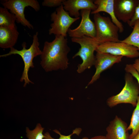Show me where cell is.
I'll return each mask as SVG.
<instances>
[{
    "label": "cell",
    "mask_w": 139,
    "mask_h": 139,
    "mask_svg": "<svg viewBox=\"0 0 139 139\" xmlns=\"http://www.w3.org/2000/svg\"><path fill=\"white\" fill-rule=\"evenodd\" d=\"M133 65L139 74V58L135 60Z\"/></svg>",
    "instance_id": "cell-24"
},
{
    "label": "cell",
    "mask_w": 139,
    "mask_h": 139,
    "mask_svg": "<svg viewBox=\"0 0 139 139\" xmlns=\"http://www.w3.org/2000/svg\"><path fill=\"white\" fill-rule=\"evenodd\" d=\"M138 0H114L115 15L119 21L127 23L133 17Z\"/></svg>",
    "instance_id": "cell-11"
},
{
    "label": "cell",
    "mask_w": 139,
    "mask_h": 139,
    "mask_svg": "<svg viewBox=\"0 0 139 139\" xmlns=\"http://www.w3.org/2000/svg\"><path fill=\"white\" fill-rule=\"evenodd\" d=\"M123 57L107 53L97 52L94 65L95 71L86 88L98 79L102 72L111 67L115 64L121 62Z\"/></svg>",
    "instance_id": "cell-10"
},
{
    "label": "cell",
    "mask_w": 139,
    "mask_h": 139,
    "mask_svg": "<svg viewBox=\"0 0 139 139\" xmlns=\"http://www.w3.org/2000/svg\"><path fill=\"white\" fill-rule=\"evenodd\" d=\"M62 4L64 9L68 12L71 16L79 17V11L90 9L93 11L97 8L94 1L91 0H64Z\"/></svg>",
    "instance_id": "cell-13"
},
{
    "label": "cell",
    "mask_w": 139,
    "mask_h": 139,
    "mask_svg": "<svg viewBox=\"0 0 139 139\" xmlns=\"http://www.w3.org/2000/svg\"><path fill=\"white\" fill-rule=\"evenodd\" d=\"M91 10L84 9L80 12L82 19L78 26L73 29H69L68 33L71 38H78L84 36L95 38L96 30L94 23L90 17Z\"/></svg>",
    "instance_id": "cell-9"
},
{
    "label": "cell",
    "mask_w": 139,
    "mask_h": 139,
    "mask_svg": "<svg viewBox=\"0 0 139 139\" xmlns=\"http://www.w3.org/2000/svg\"><path fill=\"white\" fill-rule=\"evenodd\" d=\"M133 28V30L130 34L120 41L135 47L139 50V20L136 21Z\"/></svg>",
    "instance_id": "cell-18"
},
{
    "label": "cell",
    "mask_w": 139,
    "mask_h": 139,
    "mask_svg": "<svg viewBox=\"0 0 139 139\" xmlns=\"http://www.w3.org/2000/svg\"><path fill=\"white\" fill-rule=\"evenodd\" d=\"M135 107L132 114L130 123L127 128L128 131L132 130L129 135V139H133L139 132V95Z\"/></svg>",
    "instance_id": "cell-17"
},
{
    "label": "cell",
    "mask_w": 139,
    "mask_h": 139,
    "mask_svg": "<svg viewBox=\"0 0 139 139\" xmlns=\"http://www.w3.org/2000/svg\"><path fill=\"white\" fill-rule=\"evenodd\" d=\"M132 139H139V132Z\"/></svg>",
    "instance_id": "cell-26"
},
{
    "label": "cell",
    "mask_w": 139,
    "mask_h": 139,
    "mask_svg": "<svg viewBox=\"0 0 139 139\" xmlns=\"http://www.w3.org/2000/svg\"><path fill=\"white\" fill-rule=\"evenodd\" d=\"M96 30L94 38L99 45L109 42H119L118 27L109 17L102 16L99 13L94 14Z\"/></svg>",
    "instance_id": "cell-4"
},
{
    "label": "cell",
    "mask_w": 139,
    "mask_h": 139,
    "mask_svg": "<svg viewBox=\"0 0 139 139\" xmlns=\"http://www.w3.org/2000/svg\"><path fill=\"white\" fill-rule=\"evenodd\" d=\"M125 70L126 73L130 74L136 79L139 85V74L133 64H127L125 66Z\"/></svg>",
    "instance_id": "cell-22"
},
{
    "label": "cell",
    "mask_w": 139,
    "mask_h": 139,
    "mask_svg": "<svg viewBox=\"0 0 139 139\" xmlns=\"http://www.w3.org/2000/svg\"><path fill=\"white\" fill-rule=\"evenodd\" d=\"M44 128L41 124L38 123L35 128L32 130L30 129L28 127H26L25 131L26 136L28 139H44L45 137L43 132Z\"/></svg>",
    "instance_id": "cell-19"
},
{
    "label": "cell",
    "mask_w": 139,
    "mask_h": 139,
    "mask_svg": "<svg viewBox=\"0 0 139 139\" xmlns=\"http://www.w3.org/2000/svg\"><path fill=\"white\" fill-rule=\"evenodd\" d=\"M64 0H44L42 3L43 6L49 7L59 6L62 5Z\"/></svg>",
    "instance_id": "cell-21"
},
{
    "label": "cell",
    "mask_w": 139,
    "mask_h": 139,
    "mask_svg": "<svg viewBox=\"0 0 139 139\" xmlns=\"http://www.w3.org/2000/svg\"><path fill=\"white\" fill-rule=\"evenodd\" d=\"M139 20V0L136 7L134 15L131 19L127 23L129 26L133 27L136 21Z\"/></svg>",
    "instance_id": "cell-23"
},
{
    "label": "cell",
    "mask_w": 139,
    "mask_h": 139,
    "mask_svg": "<svg viewBox=\"0 0 139 139\" xmlns=\"http://www.w3.org/2000/svg\"><path fill=\"white\" fill-rule=\"evenodd\" d=\"M125 81V85L120 92L107 99V104L109 107L112 108L123 103L130 104L136 106L139 95L138 88L134 83L130 74H126Z\"/></svg>",
    "instance_id": "cell-5"
},
{
    "label": "cell",
    "mask_w": 139,
    "mask_h": 139,
    "mask_svg": "<svg viewBox=\"0 0 139 139\" xmlns=\"http://www.w3.org/2000/svg\"><path fill=\"white\" fill-rule=\"evenodd\" d=\"M114 0H95L94 1L97 8L91 12L92 14L99 13L100 12H106L110 16L113 23L118 28L119 32H123L124 27L122 23L116 17L114 12Z\"/></svg>",
    "instance_id": "cell-14"
},
{
    "label": "cell",
    "mask_w": 139,
    "mask_h": 139,
    "mask_svg": "<svg viewBox=\"0 0 139 139\" xmlns=\"http://www.w3.org/2000/svg\"><path fill=\"white\" fill-rule=\"evenodd\" d=\"M126 123L116 115L106 128L107 139H129Z\"/></svg>",
    "instance_id": "cell-12"
},
{
    "label": "cell",
    "mask_w": 139,
    "mask_h": 139,
    "mask_svg": "<svg viewBox=\"0 0 139 139\" xmlns=\"http://www.w3.org/2000/svg\"><path fill=\"white\" fill-rule=\"evenodd\" d=\"M138 51L135 47L119 41L109 42L100 44L97 46L95 51L133 58L139 56Z\"/></svg>",
    "instance_id": "cell-8"
},
{
    "label": "cell",
    "mask_w": 139,
    "mask_h": 139,
    "mask_svg": "<svg viewBox=\"0 0 139 139\" xmlns=\"http://www.w3.org/2000/svg\"><path fill=\"white\" fill-rule=\"evenodd\" d=\"M70 51L66 37L55 36L52 41L44 42L40 55L42 67L46 72L66 69L69 64L67 55Z\"/></svg>",
    "instance_id": "cell-1"
},
{
    "label": "cell",
    "mask_w": 139,
    "mask_h": 139,
    "mask_svg": "<svg viewBox=\"0 0 139 139\" xmlns=\"http://www.w3.org/2000/svg\"><path fill=\"white\" fill-rule=\"evenodd\" d=\"M71 39L73 42L78 43L81 46L78 51L73 56V58L79 56L82 59V63L78 65L76 70L78 73H81L94 65L95 60L94 52L99 44L94 38L86 36L72 38Z\"/></svg>",
    "instance_id": "cell-3"
},
{
    "label": "cell",
    "mask_w": 139,
    "mask_h": 139,
    "mask_svg": "<svg viewBox=\"0 0 139 139\" xmlns=\"http://www.w3.org/2000/svg\"><path fill=\"white\" fill-rule=\"evenodd\" d=\"M1 3L4 7L8 9L14 14L16 22L30 29H33V25L25 18L24 14L25 8L29 6L36 11L40 9L39 2L36 0H8L2 2Z\"/></svg>",
    "instance_id": "cell-7"
},
{
    "label": "cell",
    "mask_w": 139,
    "mask_h": 139,
    "mask_svg": "<svg viewBox=\"0 0 139 139\" xmlns=\"http://www.w3.org/2000/svg\"><path fill=\"white\" fill-rule=\"evenodd\" d=\"M53 23L49 30V35H61L66 37L67 33L72 24L79 20L80 17L75 18L70 16L64 9L63 4L58 7L50 15Z\"/></svg>",
    "instance_id": "cell-6"
},
{
    "label": "cell",
    "mask_w": 139,
    "mask_h": 139,
    "mask_svg": "<svg viewBox=\"0 0 139 139\" xmlns=\"http://www.w3.org/2000/svg\"><path fill=\"white\" fill-rule=\"evenodd\" d=\"M90 139H107L105 136L98 135L91 137Z\"/></svg>",
    "instance_id": "cell-25"
},
{
    "label": "cell",
    "mask_w": 139,
    "mask_h": 139,
    "mask_svg": "<svg viewBox=\"0 0 139 139\" xmlns=\"http://www.w3.org/2000/svg\"><path fill=\"white\" fill-rule=\"evenodd\" d=\"M82 131V129L80 128H76L73 131L72 133L68 135H65L61 134L59 131L57 129H55L53 131L59 135V138L55 139L53 138L50 135L49 133L47 132L44 134L45 137L44 139H72L71 137L72 135L74 134H76L79 136ZM82 139H89L86 137H83Z\"/></svg>",
    "instance_id": "cell-20"
},
{
    "label": "cell",
    "mask_w": 139,
    "mask_h": 139,
    "mask_svg": "<svg viewBox=\"0 0 139 139\" xmlns=\"http://www.w3.org/2000/svg\"><path fill=\"white\" fill-rule=\"evenodd\" d=\"M15 15L10 12L6 8L0 7V27L15 28L16 27Z\"/></svg>",
    "instance_id": "cell-16"
},
{
    "label": "cell",
    "mask_w": 139,
    "mask_h": 139,
    "mask_svg": "<svg viewBox=\"0 0 139 139\" xmlns=\"http://www.w3.org/2000/svg\"><path fill=\"white\" fill-rule=\"evenodd\" d=\"M19 34L17 27H0V47L5 49L13 47L17 42Z\"/></svg>",
    "instance_id": "cell-15"
},
{
    "label": "cell",
    "mask_w": 139,
    "mask_h": 139,
    "mask_svg": "<svg viewBox=\"0 0 139 139\" xmlns=\"http://www.w3.org/2000/svg\"><path fill=\"white\" fill-rule=\"evenodd\" d=\"M38 34V33L37 32L33 35L32 44L28 49L26 48V42H23L22 45V49L18 50L13 47L10 48L8 53L0 56V57H5L12 55L18 54L21 57L24 62V66L20 81L22 82L24 81L23 86L24 87L30 83L33 84L29 78L28 72L31 67H34L33 62V58L37 56L41 55L42 54V51L39 47V43Z\"/></svg>",
    "instance_id": "cell-2"
}]
</instances>
